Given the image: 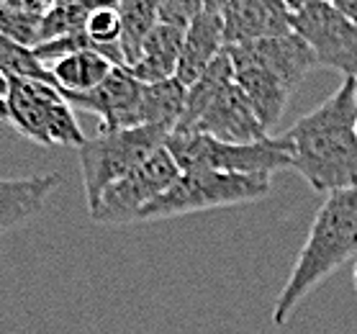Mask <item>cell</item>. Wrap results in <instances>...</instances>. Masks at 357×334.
<instances>
[{"mask_svg":"<svg viewBox=\"0 0 357 334\" xmlns=\"http://www.w3.org/2000/svg\"><path fill=\"white\" fill-rule=\"evenodd\" d=\"M231 67H234V82L242 88V93L252 103L265 131L273 137V129L283 119L293 90L280 77H275L273 73H268V70H262L257 65H234L231 62Z\"/></svg>","mask_w":357,"mask_h":334,"instance_id":"cell-15","label":"cell"},{"mask_svg":"<svg viewBox=\"0 0 357 334\" xmlns=\"http://www.w3.org/2000/svg\"><path fill=\"white\" fill-rule=\"evenodd\" d=\"M224 21V44L242 47L262 39H278L293 31L288 3L278 0H227L219 3Z\"/></svg>","mask_w":357,"mask_h":334,"instance_id":"cell-11","label":"cell"},{"mask_svg":"<svg viewBox=\"0 0 357 334\" xmlns=\"http://www.w3.org/2000/svg\"><path fill=\"white\" fill-rule=\"evenodd\" d=\"M183 36H185V31H180V29L157 24L155 31L146 36L144 47H142V57L131 67V75L144 85L172 80L178 73Z\"/></svg>","mask_w":357,"mask_h":334,"instance_id":"cell-17","label":"cell"},{"mask_svg":"<svg viewBox=\"0 0 357 334\" xmlns=\"http://www.w3.org/2000/svg\"><path fill=\"white\" fill-rule=\"evenodd\" d=\"M357 80H344L334 96L280 134L296 170L317 193L357 185Z\"/></svg>","mask_w":357,"mask_h":334,"instance_id":"cell-1","label":"cell"},{"mask_svg":"<svg viewBox=\"0 0 357 334\" xmlns=\"http://www.w3.org/2000/svg\"><path fill=\"white\" fill-rule=\"evenodd\" d=\"M180 172H224V175H273L291 170L293 155L283 137H270L252 144L219 142L198 131H172L165 142Z\"/></svg>","mask_w":357,"mask_h":334,"instance_id":"cell-3","label":"cell"},{"mask_svg":"<svg viewBox=\"0 0 357 334\" xmlns=\"http://www.w3.org/2000/svg\"><path fill=\"white\" fill-rule=\"evenodd\" d=\"M357 257V185L334 190L319 206L309 236L273 306V324L283 329L301 301L314 294L344 262Z\"/></svg>","mask_w":357,"mask_h":334,"instance_id":"cell-2","label":"cell"},{"mask_svg":"<svg viewBox=\"0 0 357 334\" xmlns=\"http://www.w3.org/2000/svg\"><path fill=\"white\" fill-rule=\"evenodd\" d=\"M293 16V31L306 41L319 67L357 80V24L344 16L337 3L303 0L288 3Z\"/></svg>","mask_w":357,"mask_h":334,"instance_id":"cell-7","label":"cell"},{"mask_svg":"<svg viewBox=\"0 0 357 334\" xmlns=\"http://www.w3.org/2000/svg\"><path fill=\"white\" fill-rule=\"evenodd\" d=\"M8 123L39 147L80 149L88 139L82 134L75 108L54 85L41 80H8Z\"/></svg>","mask_w":357,"mask_h":334,"instance_id":"cell-5","label":"cell"},{"mask_svg":"<svg viewBox=\"0 0 357 334\" xmlns=\"http://www.w3.org/2000/svg\"><path fill=\"white\" fill-rule=\"evenodd\" d=\"M0 73L6 75L8 80L13 77H24V80H41V82H52V75L49 70L39 62V57L33 54V50H26L16 41L6 39L0 33Z\"/></svg>","mask_w":357,"mask_h":334,"instance_id":"cell-24","label":"cell"},{"mask_svg":"<svg viewBox=\"0 0 357 334\" xmlns=\"http://www.w3.org/2000/svg\"><path fill=\"white\" fill-rule=\"evenodd\" d=\"M193 131L219 139V142H231V144H252V142L270 139L252 103L236 82H229L211 100V106L203 111Z\"/></svg>","mask_w":357,"mask_h":334,"instance_id":"cell-12","label":"cell"},{"mask_svg":"<svg viewBox=\"0 0 357 334\" xmlns=\"http://www.w3.org/2000/svg\"><path fill=\"white\" fill-rule=\"evenodd\" d=\"M167 131L157 126H139V129L98 131L80 149V172L88 211H93L108 188L126 178L131 170L146 162L157 149L165 147Z\"/></svg>","mask_w":357,"mask_h":334,"instance_id":"cell-4","label":"cell"},{"mask_svg":"<svg viewBox=\"0 0 357 334\" xmlns=\"http://www.w3.org/2000/svg\"><path fill=\"white\" fill-rule=\"evenodd\" d=\"M116 10L121 16V57L123 67L131 70L142 57V47H144L146 36L155 31L157 26V3L149 0H126V3H116Z\"/></svg>","mask_w":357,"mask_h":334,"instance_id":"cell-20","label":"cell"},{"mask_svg":"<svg viewBox=\"0 0 357 334\" xmlns=\"http://www.w3.org/2000/svg\"><path fill=\"white\" fill-rule=\"evenodd\" d=\"M96 8L98 6L93 3H77V0L75 3H49V10L41 18V44L82 33L88 26L90 13Z\"/></svg>","mask_w":357,"mask_h":334,"instance_id":"cell-22","label":"cell"},{"mask_svg":"<svg viewBox=\"0 0 357 334\" xmlns=\"http://www.w3.org/2000/svg\"><path fill=\"white\" fill-rule=\"evenodd\" d=\"M183 172L167 147L157 149L146 162H142L137 170H131L126 178L108 188L90 216L96 224H106V227L134 224L157 198L170 190V185Z\"/></svg>","mask_w":357,"mask_h":334,"instance_id":"cell-8","label":"cell"},{"mask_svg":"<svg viewBox=\"0 0 357 334\" xmlns=\"http://www.w3.org/2000/svg\"><path fill=\"white\" fill-rule=\"evenodd\" d=\"M337 8L357 24V0H340V3H337Z\"/></svg>","mask_w":357,"mask_h":334,"instance_id":"cell-27","label":"cell"},{"mask_svg":"<svg viewBox=\"0 0 357 334\" xmlns=\"http://www.w3.org/2000/svg\"><path fill=\"white\" fill-rule=\"evenodd\" d=\"M142 93L144 82H139L131 70L114 67V73L85 96H70V106L96 114L103 131L139 129L142 126Z\"/></svg>","mask_w":357,"mask_h":334,"instance_id":"cell-9","label":"cell"},{"mask_svg":"<svg viewBox=\"0 0 357 334\" xmlns=\"http://www.w3.org/2000/svg\"><path fill=\"white\" fill-rule=\"evenodd\" d=\"M85 33L93 41L96 52L111 59L116 67H123L121 47H119V41H121V16H119L116 6H98L90 13Z\"/></svg>","mask_w":357,"mask_h":334,"instance_id":"cell-23","label":"cell"},{"mask_svg":"<svg viewBox=\"0 0 357 334\" xmlns=\"http://www.w3.org/2000/svg\"><path fill=\"white\" fill-rule=\"evenodd\" d=\"M188 88L180 85L175 77L155 85H144L142 93V126H157L167 134L175 131L183 108H185Z\"/></svg>","mask_w":357,"mask_h":334,"instance_id":"cell-19","label":"cell"},{"mask_svg":"<svg viewBox=\"0 0 357 334\" xmlns=\"http://www.w3.org/2000/svg\"><path fill=\"white\" fill-rule=\"evenodd\" d=\"M355 129H357V126H355Z\"/></svg>","mask_w":357,"mask_h":334,"instance_id":"cell-29","label":"cell"},{"mask_svg":"<svg viewBox=\"0 0 357 334\" xmlns=\"http://www.w3.org/2000/svg\"><path fill=\"white\" fill-rule=\"evenodd\" d=\"M227 54L234 65H257L273 73L275 77L296 93L298 85L306 80L311 70H317V57L306 41L298 33L278 36V39H262L242 47H227Z\"/></svg>","mask_w":357,"mask_h":334,"instance_id":"cell-10","label":"cell"},{"mask_svg":"<svg viewBox=\"0 0 357 334\" xmlns=\"http://www.w3.org/2000/svg\"><path fill=\"white\" fill-rule=\"evenodd\" d=\"M114 62L108 57H103L96 50H82L75 54L57 59L47 67L52 75L54 88L70 98V96H85L90 90H96L100 82L106 80L108 75L114 73Z\"/></svg>","mask_w":357,"mask_h":334,"instance_id":"cell-16","label":"cell"},{"mask_svg":"<svg viewBox=\"0 0 357 334\" xmlns=\"http://www.w3.org/2000/svg\"><path fill=\"white\" fill-rule=\"evenodd\" d=\"M6 93H8V77L0 73V121L8 123V103H6Z\"/></svg>","mask_w":357,"mask_h":334,"instance_id":"cell-26","label":"cell"},{"mask_svg":"<svg viewBox=\"0 0 357 334\" xmlns=\"http://www.w3.org/2000/svg\"><path fill=\"white\" fill-rule=\"evenodd\" d=\"M57 172L29 178H0V236L39 216L59 185Z\"/></svg>","mask_w":357,"mask_h":334,"instance_id":"cell-14","label":"cell"},{"mask_svg":"<svg viewBox=\"0 0 357 334\" xmlns=\"http://www.w3.org/2000/svg\"><path fill=\"white\" fill-rule=\"evenodd\" d=\"M273 175H224V172H183L167 193L157 198L142 216L146 221L172 219L185 213L229 208V206L255 204L270 196Z\"/></svg>","mask_w":357,"mask_h":334,"instance_id":"cell-6","label":"cell"},{"mask_svg":"<svg viewBox=\"0 0 357 334\" xmlns=\"http://www.w3.org/2000/svg\"><path fill=\"white\" fill-rule=\"evenodd\" d=\"M352 278H355V288H357V260H355V270H352Z\"/></svg>","mask_w":357,"mask_h":334,"instance_id":"cell-28","label":"cell"},{"mask_svg":"<svg viewBox=\"0 0 357 334\" xmlns=\"http://www.w3.org/2000/svg\"><path fill=\"white\" fill-rule=\"evenodd\" d=\"M201 10L203 3H193V0H162L157 3V24L188 31V26L193 24Z\"/></svg>","mask_w":357,"mask_h":334,"instance_id":"cell-25","label":"cell"},{"mask_svg":"<svg viewBox=\"0 0 357 334\" xmlns=\"http://www.w3.org/2000/svg\"><path fill=\"white\" fill-rule=\"evenodd\" d=\"M229 82H234V67H231V59H229L227 50H224L219 57L213 59V65L198 77V82H193L188 88L185 108H183V116H180L175 131H180V134L193 131L198 119L203 116V111L211 106V100L227 88Z\"/></svg>","mask_w":357,"mask_h":334,"instance_id":"cell-18","label":"cell"},{"mask_svg":"<svg viewBox=\"0 0 357 334\" xmlns=\"http://www.w3.org/2000/svg\"><path fill=\"white\" fill-rule=\"evenodd\" d=\"M47 10L49 3L0 0V33L26 50H36L41 44V18Z\"/></svg>","mask_w":357,"mask_h":334,"instance_id":"cell-21","label":"cell"},{"mask_svg":"<svg viewBox=\"0 0 357 334\" xmlns=\"http://www.w3.org/2000/svg\"><path fill=\"white\" fill-rule=\"evenodd\" d=\"M224 50H227V44H224V21H221L219 3H203V10L195 16L193 24L188 26L185 36H183L175 80L190 88Z\"/></svg>","mask_w":357,"mask_h":334,"instance_id":"cell-13","label":"cell"}]
</instances>
